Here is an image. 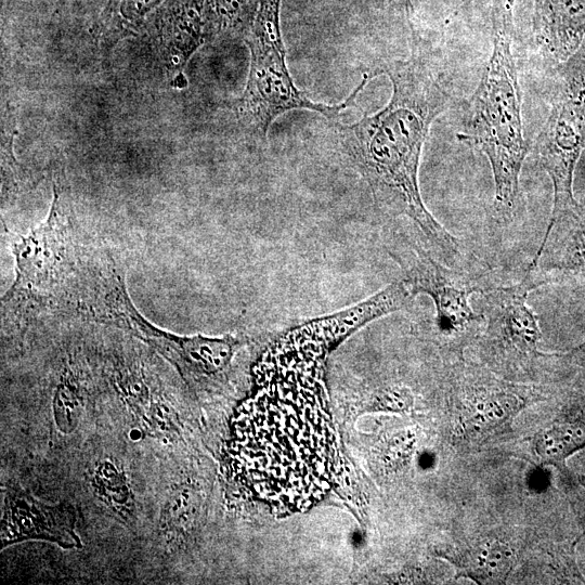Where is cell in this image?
I'll list each match as a JSON object with an SVG mask.
<instances>
[{
  "mask_svg": "<svg viewBox=\"0 0 585 585\" xmlns=\"http://www.w3.org/2000/svg\"><path fill=\"white\" fill-rule=\"evenodd\" d=\"M333 344L299 326L258 363L236 427L244 479L273 510L301 511L330 489L335 438L323 368Z\"/></svg>",
  "mask_w": 585,
  "mask_h": 585,
  "instance_id": "cell-1",
  "label": "cell"
},
{
  "mask_svg": "<svg viewBox=\"0 0 585 585\" xmlns=\"http://www.w3.org/2000/svg\"><path fill=\"white\" fill-rule=\"evenodd\" d=\"M429 47L412 28L406 60L378 65L370 76L387 75L392 83L388 104L351 125H337L343 153L367 183L382 213L406 217L444 257H460L459 244L426 208L418 184L424 144L433 120L454 99L442 82Z\"/></svg>",
  "mask_w": 585,
  "mask_h": 585,
  "instance_id": "cell-2",
  "label": "cell"
},
{
  "mask_svg": "<svg viewBox=\"0 0 585 585\" xmlns=\"http://www.w3.org/2000/svg\"><path fill=\"white\" fill-rule=\"evenodd\" d=\"M514 0H495L492 51L468 103L461 142L482 152L494 180V208L510 219L520 199V173L529 152L521 114V90L512 51Z\"/></svg>",
  "mask_w": 585,
  "mask_h": 585,
  "instance_id": "cell-3",
  "label": "cell"
},
{
  "mask_svg": "<svg viewBox=\"0 0 585 585\" xmlns=\"http://www.w3.org/2000/svg\"><path fill=\"white\" fill-rule=\"evenodd\" d=\"M89 282L82 295V306L92 320L114 325L147 343L187 382H200L222 373L240 344L232 336L187 337L158 328L132 303L125 276L114 261L105 262Z\"/></svg>",
  "mask_w": 585,
  "mask_h": 585,
  "instance_id": "cell-4",
  "label": "cell"
},
{
  "mask_svg": "<svg viewBox=\"0 0 585 585\" xmlns=\"http://www.w3.org/2000/svg\"><path fill=\"white\" fill-rule=\"evenodd\" d=\"M281 0H260L257 14L246 36L251 54L250 69L243 96L237 102V116L246 129L265 139L277 116L290 109H310L335 118L349 107L372 79L366 73L361 83L340 104L315 103L294 83L285 62V48L280 26Z\"/></svg>",
  "mask_w": 585,
  "mask_h": 585,
  "instance_id": "cell-5",
  "label": "cell"
},
{
  "mask_svg": "<svg viewBox=\"0 0 585 585\" xmlns=\"http://www.w3.org/2000/svg\"><path fill=\"white\" fill-rule=\"evenodd\" d=\"M389 253L404 272L402 278L411 292L425 294L434 307L431 330L447 341H457L479 333L484 317L476 312L470 299L484 289L467 273L443 265L418 244L395 235Z\"/></svg>",
  "mask_w": 585,
  "mask_h": 585,
  "instance_id": "cell-6",
  "label": "cell"
},
{
  "mask_svg": "<svg viewBox=\"0 0 585 585\" xmlns=\"http://www.w3.org/2000/svg\"><path fill=\"white\" fill-rule=\"evenodd\" d=\"M53 190L47 219L12 245L16 276L2 303L20 315L48 304L69 272L67 221L55 184Z\"/></svg>",
  "mask_w": 585,
  "mask_h": 585,
  "instance_id": "cell-7",
  "label": "cell"
},
{
  "mask_svg": "<svg viewBox=\"0 0 585 585\" xmlns=\"http://www.w3.org/2000/svg\"><path fill=\"white\" fill-rule=\"evenodd\" d=\"M536 288L524 275L518 284L489 287L480 294L484 317L481 342L495 359L520 363L545 355L538 351V320L528 302L530 291Z\"/></svg>",
  "mask_w": 585,
  "mask_h": 585,
  "instance_id": "cell-8",
  "label": "cell"
},
{
  "mask_svg": "<svg viewBox=\"0 0 585 585\" xmlns=\"http://www.w3.org/2000/svg\"><path fill=\"white\" fill-rule=\"evenodd\" d=\"M26 540H43L64 548L81 547L73 508L65 504L46 505L20 489H8L3 500L2 547Z\"/></svg>",
  "mask_w": 585,
  "mask_h": 585,
  "instance_id": "cell-9",
  "label": "cell"
},
{
  "mask_svg": "<svg viewBox=\"0 0 585 585\" xmlns=\"http://www.w3.org/2000/svg\"><path fill=\"white\" fill-rule=\"evenodd\" d=\"M525 275L537 288L562 276L585 275V206L548 223Z\"/></svg>",
  "mask_w": 585,
  "mask_h": 585,
  "instance_id": "cell-10",
  "label": "cell"
},
{
  "mask_svg": "<svg viewBox=\"0 0 585 585\" xmlns=\"http://www.w3.org/2000/svg\"><path fill=\"white\" fill-rule=\"evenodd\" d=\"M459 390L468 416L461 422L463 433L480 437L508 422L526 405L529 395L519 387L486 377H465Z\"/></svg>",
  "mask_w": 585,
  "mask_h": 585,
  "instance_id": "cell-11",
  "label": "cell"
},
{
  "mask_svg": "<svg viewBox=\"0 0 585 585\" xmlns=\"http://www.w3.org/2000/svg\"><path fill=\"white\" fill-rule=\"evenodd\" d=\"M534 35L556 60H567L585 37V0H535Z\"/></svg>",
  "mask_w": 585,
  "mask_h": 585,
  "instance_id": "cell-12",
  "label": "cell"
},
{
  "mask_svg": "<svg viewBox=\"0 0 585 585\" xmlns=\"http://www.w3.org/2000/svg\"><path fill=\"white\" fill-rule=\"evenodd\" d=\"M447 560L454 564L458 576L478 584L504 583L517 564L514 548L498 540L483 541L466 549L447 552Z\"/></svg>",
  "mask_w": 585,
  "mask_h": 585,
  "instance_id": "cell-13",
  "label": "cell"
},
{
  "mask_svg": "<svg viewBox=\"0 0 585 585\" xmlns=\"http://www.w3.org/2000/svg\"><path fill=\"white\" fill-rule=\"evenodd\" d=\"M585 446V418L563 417L540 430L533 440L535 454L545 463H558Z\"/></svg>",
  "mask_w": 585,
  "mask_h": 585,
  "instance_id": "cell-14",
  "label": "cell"
},
{
  "mask_svg": "<svg viewBox=\"0 0 585 585\" xmlns=\"http://www.w3.org/2000/svg\"><path fill=\"white\" fill-rule=\"evenodd\" d=\"M554 98L585 115V37L578 48L557 69Z\"/></svg>",
  "mask_w": 585,
  "mask_h": 585,
  "instance_id": "cell-15",
  "label": "cell"
},
{
  "mask_svg": "<svg viewBox=\"0 0 585 585\" xmlns=\"http://www.w3.org/2000/svg\"><path fill=\"white\" fill-rule=\"evenodd\" d=\"M164 0H108L100 21L107 34H126L134 29L146 13Z\"/></svg>",
  "mask_w": 585,
  "mask_h": 585,
  "instance_id": "cell-16",
  "label": "cell"
},
{
  "mask_svg": "<svg viewBox=\"0 0 585 585\" xmlns=\"http://www.w3.org/2000/svg\"><path fill=\"white\" fill-rule=\"evenodd\" d=\"M54 416L55 422L63 432L73 431L79 419L78 400L66 385H61L55 393Z\"/></svg>",
  "mask_w": 585,
  "mask_h": 585,
  "instance_id": "cell-17",
  "label": "cell"
},
{
  "mask_svg": "<svg viewBox=\"0 0 585 585\" xmlns=\"http://www.w3.org/2000/svg\"><path fill=\"white\" fill-rule=\"evenodd\" d=\"M220 24L239 25L250 14L252 0H211Z\"/></svg>",
  "mask_w": 585,
  "mask_h": 585,
  "instance_id": "cell-18",
  "label": "cell"
},
{
  "mask_svg": "<svg viewBox=\"0 0 585 585\" xmlns=\"http://www.w3.org/2000/svg\"><path fill=\"white\" fill-rule=\"evenodd\" d=\"M566 355L572 359L574 362L585 365V341Z\"/></svg>",
  "mask_w": 585,
  "mask_h": 585,
  "instance_id": "cell-19",
  "label": "cell"
},
{
  "mask_svg": "<svg viewBox=\"0 0 585 585\" xmlns=\"http://www.w3.org/2000/svg\"><path fill=\"white\" fill-rule=\"evenodd\" d=\"M578 480L582 483V485L585 487V468L578 472ZM580 541L585 542V532L577 538V542Z\"/></svg>",
  "mask_w": 585,
  "mask_h": 585,
  "instance_id": "cell-20",
  "label": "cell"
},
{
  "mask_svg": "<svg viewBox=\"0 0 585 585\" xmlns=\"http://www.w3.org/2000/svg\"><path fill=\"white\" fill-rule=\"evenodd\" d=\"M4 0H1V5H3Z\"/></svg>",
  "mask_w": 585,
  "mask_h": 585,
  "instance_id": "cell-21",
  "label": "cell"
}]
</instances>
